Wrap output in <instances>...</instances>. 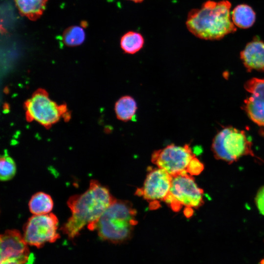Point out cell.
<instances>
[{
    "instance_id": "cell-5",
    "label": "cell",
    "mask_w": 264,
    "mask_h": 264,
    "mask_svg": "<svg viewBox=\"0 0 264 264\" xmlns=\"http://www.w3.org/2000/svg\"><path fill=\"white\" fill-rule=\"evenodd\" d=\"M203 190L187 172L172 176L171 186L165 202L175 212L183 206L198 208L203 203Z\"/></svg>"
},
{
    "instance_id": "cell-9",
    "label": "cell",
    "mask_w": 264,
    "mask_h": 264,
    "mask_svg": "<svg viewBox=\"0 0 264 264\" xmlns=\"http://www.w3.org/2000/svg\"><path fill=\"white\" fill-rule=\"evenodd\" d=\"M172 176L158 167L151 169L146 176L142 188L136 194L152 204L151 208L156 209L160 201H164L169 194Z\"/></svg>"
},
{
    "instance_id": "cell-20",
    "label": "cell",
    "mask_w": 264,
    "mask_h": 264,
    "mask_svg": "<svg viewBox=\"0 0 264 264\" xmlns=\"http://www.w3.org/2000/svg\"><path fill=\"white\" fill-rule=\"evenodd\" d=\"M204 169V165L196 156L193 157L189 163L186 171L190 175L198 176L199 175Z\"/></svg>"
},
{
    "instance_id": "cell-1",
    "label": "cell",
    "mask_w": 264,
    "mask_h": 264,
    "mask_svg": "<svg viewBox=\"0 0 264 264\" xmlns=\"http://www.w3.org/2000/svg\"><path fill=\"white\" fill-rule=\"evenodd\" d=\"M115 198L109 190L96 180H91L83 193L71 196L67 201L71 216L61 227L62 232L72 239L87 226L94 230L99 219Z\"/></svg>"
},
{
    "instance_id": "cell-8",
    "label": "cell",
    "mask_w": 264,
    "mask_h": 264,
    "mask_svg": "<svg viewBox=\"0 0 264 264\" xmlns=\"http://www.w3.org/2000/svg\"><path fill=\"white\" fill-rule=\"evenodd\" d=\"M195 156L189 144L177 146L172 144L154 152L152 161L157 167L174 176L187 172L188 166Z\"/></svg>"
},
{
    "instance_id": "cell-6",
    "label": "cell",
    "mask_w": 264,
    "mask_h": 264,
    "mask_svg": "<svg viewBox=\"0 0 264 264\" xmlns=\"http://www.w3.org/2000/svg\"><path fill=\"white\" fill-rule=\"evenodd\" d=\"M27 121H36L46 128L58 122L67 113L66 106L51 100L44 89L36 90L24 103Z\"/></svg>"
},
{
    "instance_id": "cell-23",
    "label": "cell",
    "mask_w": 264,
    "mask_h": 264,
    "mask_svg": "<svg viewBox=\"0 0 264 264\" xmlns=\"http://www.w3.org/2000/svg\"><path fill=\"white\" fill-rule=\"evenodd\" d=\"M131 1H134L135 2H142L143 0H130Z\"/></svg>"
},
{
    "instance_id": "cell-13",
    "label": "cell",
    "mask_w": 264,
    "mask_h": 264,
    "mask_svg": "<svg viewBox=\"0 0 264 264\" xmlns=\"http://www.w3.org/2000/svg\"><path fill=\"white\" fill-rule=\"evenodd\" d=\"M48 0H14L21 15L35 21L43 14Z\"/></svg>"
},
{
    "instance_id": "cell-16",
    "label": "cell",
    "mask_w": 264,
    "mask_h": 264,
    "mask_svg": "<svg viewBox=\"0 0 264 264\" xmlns=\"http://www.w3.org/2000/svg\"><path fill=\"white\" fill-rule=\"evenodd\" d=\"M29 211L33 215L49 213L53 207V201L51 196L43 192L34 194L28 202Z\"/></svg>"
},
{
    "instance_id": "cell-22",
    "label": "cell",
    "mask_w": 264,
    "mask_h": 264,
    "mask_svg": "<svg viewBox=\"0 0 264 264\" xmlns=\"http://www.w3.org/2000/svg\"><path fill=\"white\" fill-rule=\"evenodd\" d=\"M0 264H26V263L20 260L9 259L0 261Z\"/></svg>"
},
{
    "instance_id": "cell-2",
    "label": "cell",
    "mask_w": 264,
    "mask_h": 264,
    "mask_svg": "<svg viewBox=\"0 0 264 264\" xmlns=\"http://www.w3.org/2000/svg\"><path fill=\"white\" fill-rule=\"evenodd\" d=\"M231 7L228 0H207L200 8L193 9L189 12L186 22L187 27L200 39H221L237 30L231 20Z\"/></svg>"
},
{
    "instance_id": "cell-17",
    "label": "cell",
    "mask_w": 264,
    "mask_h": 264,
    "mask_svg": "<svg viewBox=\"0 0 264 264\" xmlns=\"http://www.w3.org/2000/svg\"><path fill=\"white\" fill-rule=\"evenodd\" d=\"M144 39L142 35L134 31H129L121 38L120 46L126 53L133 54L142 49Z\"/></svg>"
},
{
    "instance_id": "cell-21",
    "label": "cell",
    "mask_w": 264,
    "mask_h": 264,
    "mask_svg": "<svg viewBox=\"0 0 264 264\" xmlns=\"http://www.w3.org/2000/svg\"><path fill=\"white\" fill-rule=\"evenodd\" d=\"M255 203L260 213L264 216V186L259 190L255 197Z\"/></svg>"
},
{
    "instance_id": "cell-15",
    "label": "cell",
    "mask_w": 264,
    "mask_h": 264,
    "mask_svg": "<svg viewBox=\"0 0 264 264\" xmlns=\"http://www.w3.org/2000/svg\"><path fill=\"white\" fill-rule=\"evenodd\" d=\"M232 21L236 26L248 28L252 26L256 20V14L249 5L241 4L237 5L232 11Z\"/></svg>"
},
{
    "instance_id": "cell-14",
    "label": "cell",
    "mask_w": 264,
    "mask_h": 264,
    "mask_svg": "<svg viewBox=\"0 0 264 264\" xmlns=\"http://www.w3.org/2000/svg\"><path fill=\"white\" fill-rule=\"evenodd\" d=\"M137 110L136 102L130 95L121 97L114 105V111L117 118L123 122L132 120Z\"/></svg>"
},
{
    "instance_id": "cell-19",
    "label": "cell",
    "mask_w": 264,
    "mask_h": 264,
    "mask_svg": "<svg viewBox=\"0 0 264 264\" xmlns=\"http://www.w3.org/2000/svg\"><path fill=\"white\" fill-rule=\"evenodd\" d=\"M16 173V165L13 159L7 154L0 158V179L6 181L13 178Z\"/></svg>"
},
{
    "instance_id": "cell-11",
    "label": "cell",
    "mask_w": 264,
    "mask_h": 264,
    "mask_svg": "<svg viewBox=\"0 0 264 264\" xmlns=\"http://www.w3.org/2000/svg\"><path fill=\"white\" fill-rule=\"evenodd\" d=\"M0 260L15 259L25 262L31 258L27 243L16 229L6 230L0 235Z\"/></svg>"
},
{
    "instance_id": "cell-12",
    "label": "cell",
    "mask_w": 264,
    "mask_h": 264,
    "mask_svg": "<svg viewBox=\"0 0 264 264\" xmlns=\"http://www.w3.org/2000/svg\"><path fill=\"white\" fill-rule=\"evenodd\" d=\"M240 57L247 71L264 70V42L258 39L249 42Z\"/></svg>"
},
{
    "instance_id": "cell-10",
    "label": "cell",
    "mask_w": 264,
    "mask_h": 264,
    "mask_svg": "<svg viewBox=\"0 0 264 264\" xmlns=\"http://www.w3.org/2000/svg\"><path fill=\"white\" fill-rule=\"evenodd\" d=\"M244 87L250 95L244 101L243 109L253 122L264 127V79L253 78Z\"/></svg>"
},
{
    "instance_id": "cell-3",
    "label": "cell",
    "mask_w": 264,
    "mask_h": 264,
    "mask_svg": "<svg viewBox=\"0 0 264 264\" xmlns=\"http://www.w3.org/2000/svg\"><path fill=\"white\" fill-rule=\"evenodd\" d=\"M137 212L127 200L115 199L97 221L95 230L102 240L120 243L132 236L137 221Z\"/></svg>"
},
{
    "instance_id": "cell-18",
    "label": "cell",
    "mask_w": 264,
    "mask_h": 264,
    "mask_svg": "<svg viewBox=\"0 0 264 264\" xmlns=\"http://www.w3.org/2000/svg\"><path fill=\"white\" fill-rule=\"evenodd\" d=\"M86 34L82 26L73 25L66 28L62 35L63 42L66 46L73 47L81 44Z\"/></svg>"
},
{
    "instance_id": "cell-7",
    "label": "cell",
    "mask_w": 264,
    "mask_h": 264,
    "mask_svg": "<svg viewBox=\"0 0 264 264\" xmlns=\"http://www.w3.org/2000/svg\"><path fill=\"white\" fill-rule=\"evenodd\" d=\"M58 222L56 216L51 213L33 215L23 226V238L28 245L37 248L47 242H54L60 238Z\"/></svg>"
},
{
    "instance_id": "cell-4",
    "label": "cell",
    "mask_w": 264,
    "mask_h": 264,
    "mask_svg": "<svg viewBox=\"0 0 264 264\" xmlns=\"http://www.w3.org/2000/svg\"><path fill=\"white\" fill-rule=\"evenodd\" d=\"M211 149L216 159L229 163L245 155L254 156L251 141L245 132L232 127L223 128L216 135Z\"/></svg>"
}]
</instances>
